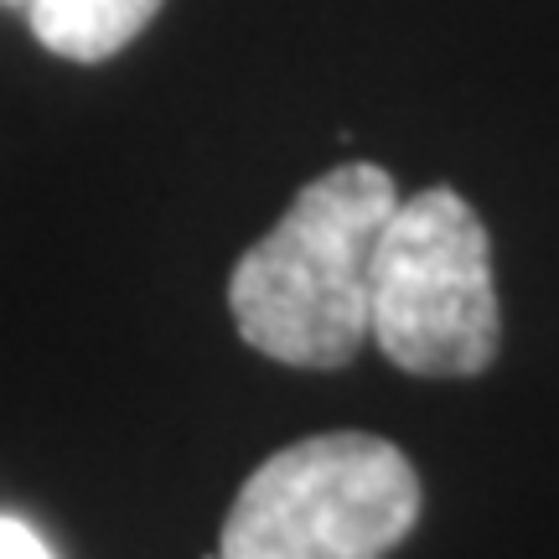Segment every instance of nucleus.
<instances>
[{
    "label": "nucleus",
    "mask_w": 559,
    "mask_h": 559,
    "mask_svg": "<svg viewBox=\"0 0 559 559\" xmlns=\"http://www.w3.org/2000/svg\"><path fill=\"white\" fill-rule=\"evenodd\" d=\"M394 177L373 160H347L306 181L285 218L228 275L239 337L285 368H342L368 342V275Z\"/></svg>",
    "instance_id": "obj_1"
},
{
    "label": "nucleus",
    "mask_w": 559,
    "mask_h": 559,
    "mask_svg": "<svg viewBox=\"0 0 559 559\" xmlns=\"http://www.w3.org/2000/svg\"><path fill=\"white\" fill-rule=\"evenodd\" d=\"M0 559H52V549L21 519H0Z\"/></svg>",
    "instance_id": "obj_5"
},
{
    "label": "nucleus",
    "mask_w": 559,
    "mask_h": 559,
    "mask_svg": "<svg viewBox=\"0 0 559 559\" xmlns=\"http://www.w3.org/2000/svg\"><path fill=\"white\" fill-rule=\"evenodd\" d=\"M26 5L37 41L68 62L115 58L160 11V0H26Z\"/></svg>",
    "instance_id": "obj_4"
},
{
    "label": "nucleus",
    "mask_w": 559,
    "mask_h": 559,
    "mask_svg": "<svg viewBox=\"0 0 559 559\" xmlns=\"http://www.w3.org/2000/svg\"><path fill=\"white\" fill-rule=\"evenodd\" d=\"M368 342L415 379H477L502 342L492 243L451 187L400 198L373 249Z\"/></svg>",
    "instance_id": "obj_3"
},
{
    "label": "nucleus",
    "mask_w": 559,
    "mask_h": 559,
    "mask_svg": "<svg viewBox=\"0 0 559 559\" xmlns=\"http://www.w3.org/2000/svg\"><path fill=\"white\" fill-rule=\"evenodd\" d=\"M419 472L394 440L306 436L243 477L218 559H389L419 523Z\"/></svg>",
    "instance_id": "obj_2"
}]
</instances>
